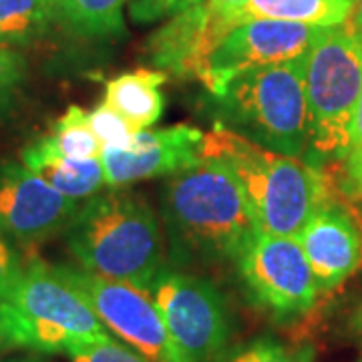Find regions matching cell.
<instances>
[{"label": "cell", "instance_id": "obj_1", "mask_svg": "<svg viewBox=\"0 0 362 362\" xmlns=\"http://www.w3.org/2000/svg\"><path fill=\"white\" fill-rule=\"evenodd\" d=\"M163 221L180 262H235L258 232L240 183L211 157L168 181Z\"/></svg>", "mask_w": 362, "mask_h": 362}, {"label": "cell", "instance_id": "obj_2", "mask_svg": "<svg viewBox=\"0 0 362 362\" xmlns=\"http://www.w3.org/2000/svg\"><path fill=\"white\" fill-rule=\"evenodd\" d=\"M202 157L220 159L232 171L259 232L296 238L330 195V183L314 163L250 141L216 123L204 133Z\"/></svg>", "mask_w": 362, "mask_h": 362}, {"label": "cell", "instance_id": "obj_3", "mask_svg": "<svg viewBox=\"0 0 362 362\" xmlns=\"http://www.w3.org/2000/svg\"><path fill=\"white\" fill-rule=\"evenodd\" d=\"M66 244L87 272L149 292L163 264V233L141 195H93L66 228Z\"/></svg>", "mask_w": 362, "mask_h": 362}, {"label": "cell", "instance_id": "obj_4", "mask_svg": "<svg viewBox=\"0 0 362 362\" xmlns=\"http://www.w3.org/2000/svg\"><path fill=\"white\" fill-rule=\"evenodd\" d=\"M109 337L83 294L39 258L28 259L18 282L0 296V350L66 354Z\"/></svg>", "mask_w": 362, "mask_h": 362}, {"label": "cell", "instance_id": "obj_5", "mask_svg": "<svg viewBox=\"0 0 362 362\" xmlns=\"http://www.w3.org/2000/svg\"><path fill=\"white\" fill-rule=\"evenodd\" d=\"M306 57L235 75L216 97L218 123L276 153L304 159L310 151Z\"/></svg>", "mask_w": 362, "mask_h": 362}, {"label": "cell", "instance_id": "obj_6", "mask_svg": "<svg viewBox=\"0 0 362 362\" xmlns=\"http://www.w3.org/2000/svg\"><path fill=\"white\" fill-rule=\"evenodd\" d=\"M310 151L342 159L352 139L362 87V45L346 26H330L306 57Z\"/></svg>", "mask_w": 362, "mask_h": 362}, {"label": "cell", "instance_id": "obj_7", "mask_svg": "<svg viewBox=\"0 0 362 362\" xmlns=\"http://www.w3.org/2000/svg\"><path fill=\"white\" fill-rule=\"evenodd\" d=\"M169 334L192 362H214L232 337L226 298L209 280L163 266L149 286Z\"/></svg>", "mask_w": 362, "mask_h": 362}, {"label": "cell", "instance_id": "obj_8", "mask_svg": "<svg viewBox=\"0 0 362 362\" xmlns=\"http://www.w3.org/2000/svg\"><path fill=\"white\" fill-rule=\"evenodd\" d=\"M69 284L89 302L97 318L149 362H192L169 334L161 312L149 292L109 280L85 268L54 266Z\"/></svg>", "mask_w": 362, "mask_h": 362}, {"label": "cell", "instance_id": "obj_9", "mask_svg": "<svg viewBox=\"0 0 362 362\" xmlns=\"http://www.w3.org/2000/svg\"><path fill=\"white\" fill-rule=\"evenodd\" d=\"M235 266L250 298L276 318L302 316L318 302L320 288L296 238L258 230Z\"/></svg>", "mask_w": 362, "mask_h": 362}, {"label": "cell", "instance_id": "obj_10", "mask_svg": "<svg viewBox=\"0 0 362 362\" xmlns=\"http://www.w3.org/2000/svg\"><path fill=\"white\" fill-rule=\"evenodd\" d=\"M326 28L284 21L254 18L232 30L218 42L207 59L202 83L218 97L235 75L256 66L288 63L306 57Z\"/></svg>", "mask_w": 362, "mask_h": 362}, {"label": "cell", "instance_id": "obj_11", "mask_svg": "<svg viewBox=\"0 0 362 362\" xmlns=\"http://www.w3.org/2000/svg\"><path fill=\"white\" fill-rule=\"evenodd\" d=\"M78 207L23 163H0V233L11 242L33 246L66 232Z\"/></svg>", "mask_w": 362, "mask_h": 362}, {"label": "cell", "instance_id": "obj_12", "mask_svg": "<svg viewBox=\"0 0 362 362\" xmlns=\"http://www.w3.org/2000/svg\"><path fill=\"white\" fill-rule=\"evenodd\" d=\"M204 133L189 125L143 129L127 149H101L105 185L123 187L159 175H175L197 165Z\"/></svg>", "mask_w": 362, "mask_h": 362}, {"label": "cell", "instance_id": "obj_13", "mask_svg": "<svg viewBox=\"0 0 362 362\" xmlns=\"http://www.w3.org/2000/svg\"><path fill=\"white\" fill-rule=\"evenodd\" d=\"M230 30L232 26L209 8L207 0H202L159 26L149 37L145 52L157 71L202 81L209 54Z\"/></svg>", "mask_w": 362, "mask_h": 362}, {"label": "cell", "instance_id": "obj_14", "mask_svg": "<svg viewBox=\"0 0 362 362\" xmlns=\"http://www.w3.org/2000/svg\"><path fill=\"white\" fill-rule=\"evenodd\" d=\"M320 292L334 290L362 266V230L342 204L328 197L296 235Z\"/></svg>", "mask_w": 362, "mask_h": 362}, {"label": "cell", "instance_id": "obj_15", "mask_svg": "<svg viewBox=\"0 0 362 362\" xmlns=\"http://www.w3.org/2000/svg\"><path fill=\"white\" fill-rule=\"evenodd\" d=\"M21 161L40 180L75 202L93 197L105 185L101 157L85 161L71 159L59 153L49 137L28 143L21 153Z\"/></svg>", "mask_w": 362, "mask_h": 362}, {"label": "cell", "instance_id": "obj_16", "mask_svg": "<svg viewBox=\"0 0 362 362\" xmlns=\"http://www.w3.org/2000/svg\"><path fill=\"white\" fill-rule=\"evenodd\" d=\"M165 83H168V73L163 71H151V69L129 71L107 81L103 101L115 107L137 131L149 129L163 115L165 99L161 87Z\"/></svg>", "mask_w": 362, "mask_h": 362}, {"label": "cell", "instance_id": "obj_17", "mask_svg": "<svg viewBox=\"0 0 362 362\" xmlns=\"http://www.w3.org/2000/svg\"><path fill=\"white\" fill-rule=\"evenodd\" d=\"M350 11V0H246L240 11V25L254 18H268L330 28L344 25Z\"/></svg>", "mask_w": 362, "mask_h": 362}, {"label": "cell", "instance_id": "obj_18", "mask_svg": "<svg viewBox=\"0 0 362 362\" xmlns=\"http://www.w3.org/2000/svg\"><path fill=\"white\" fill-rule=\"evenodd\" d=\"M125 0H65L57 11V23L71 35L89 40L125 37Z\"/></svg>", "mask_w": 362, "mask_h": 362}, {"label": "cell", "instance_id": "obj_19", "mask_svg": "<svg viewBox=\"0 0 362 362\" xmlns=\"http://www.w3.org/2000/svg\"><path fill=\"white\" fill-rule=\"evenodd\" d=\"M54 23L57 11L47 0H0V47H28Z\"/></svg>", "mask_w": 362, "mask_h": 362}, {"label": "cell", "instance_id": "obj_20", "mask_svg": "<svg viewBox=\"0 0 362 362\" xmlns=\"http://www.w3.org/2000/svg\"><path fill=\"white\" fill-rule=\"evenodd\" d=\"M54 149L71 159H97L101 157V141L89 123V113L77 105L69 107L54 123L51 135H47Z\"/></svg>", "mask_w": 362, "mask_h": 362}, {"label": "cell", "instance_id": "obj_21", "mask_svg": "<svg viewBox=\"0 0 362 362\" xmlns=\"http://www.w3.org/2000/svg\"><path fill=\"white\" fill-rule=\"evenodd\" d=\"M312 344H290L272 337L252 338L238 346L226 349L214 362H314Z\"/></svg>", "mask_w": 362, "mask_h": 362}, {"label": "cell", "instance_id": "obj_22", "mask_svg": "<svg viewBox=\"0 0 362 362\" xmlns=\"http://www.w3.org/2000/svg\"><path fill=\"white\" fill-rule=\"evenodd\" d=\"M89 123L101 141V149H127L139 131L131 125L115 107L103 101L89 113Z\"/></svg>", "mask_w": 362, "mask_h": 362}, {"label": "cell", "instance_id": "obj_23", "mask_svg": "<svg viewBox=\"0 0 362 362\" xmlns=\"http://www.w3.org/2000/svg\"><path fill=\"white\" fill-rule=\"evenodd\" d=\"M66 356L71 362H149L137 350L113 337L77 344L66 352Z\"/></svg>", "mask_w": 362, "mask_h": 362}, {"label": "cell", "instance_id": "obj_24", "mask_svg": "<svg viewBox=\"0 0 362 362\" xmlns=\"http://www.w3.org/2000/svg\"><path fill=\"white\" fill-rule=\"evenodd\" d=\"M25 78V57L16 49L0 47V117L11 111Z\"/></svg>", "mask_w": 362, "mask_h": 362}, {"label": "cell", "instance_id": "obj_25", "mask_svg": "<svg viewBox=\"0 0 362 362\" xmlns=\"http://www.w3.org/2000/svg\"><path fill=\"white\" fill-rule=\"evenodd\" d=\"M202 0H129L131 18L139 25H149L169 14H177Z\"/></svg>", "mask_w": 362, "mask_h": 362}, {"label": "cell", "instance_id": "obj_26", "mask_svg": "<svg viewBox=\"0 0 362 362\" xmlns=\"http://www.w3.org/2000/svg\"><path fill=\"white\" fill-rule=\"evenodd\" d=\"M25 259L14 250L11 240L0 233V296L13 288L25 270Z\"/></svg>", "mask_w": 362, "mask_h": 362}, {"label": "cell", "instance_id": "obj_27", "mask_svg": "<svg viewBox=\"0 0 362 362\" xmlns=\"http://www.w3.org/2000/svg\"><path fill=\"white\" fill-rule=\"evenodd\" d=\"M342 161V187L350 195L362 199V143L350 147Z\"/></svg>", "mask_w": 362, "mask_h": 362}, {"label": "cell", "instance_id": "obj_28", "mask_svg": "<svg viewBox=\"0 0 362 362\" xmlns=\"http://www.w3.org/2000/svg\"><path fill=\"white\" fill-rule=\"evenodd\" d=\"M244 2L246 0H207L209 8L220 18H223L232 28L240 25V11H242Z\"/></svg>", "mask_w": 362, "mask_h": 362}, {"label": "cell", "instance_id": "obj_29", "mask_svg": "<svg viewBox=\"0 0 362 362\" xmlns=\"http://www.w3.org/2000/svg\"><path fill=\"white\" fill-rule=\"evenodd\" d=\"M344 26H346L350 35L362 45V0L352 2V11H350L349 21L344 23Z\"/></svg>", "mask_w": 362, "mask_h": 362}, {"label": "cell", "instance_id": "obj_30", "mask_svg": "<svg viewBox=\"0 0 362 362\" xmlns=\"http://www.w3.org/2000/svg\"><path fill=\"white\" fill-rule=\"evenodd\" d=\"M358 143H362V87H361V97H358V105H356V115H354V127H352L350 147H354V145H358ZM346 153H349V151H346Z\"/></svg>", "mask_w": 362, "mask_h": 362}, {"label": "cell", "instance_id": "obj_31", "mask_svg": "<svg viewBox=\"0 0 362 362\" xmlns=\"http://www.w3.org/2000/svg\"><path fill=\"white\" fill-rule=\"evenodd\" d=\"M2 362H49L45 361L42 356H39V354H30V356H14V358H6V361Z\"/></svg>", "mask_w": 362, "mask_h": 362}, {"label": "cell", "instance_id": "obj_32", "mask_svg": "<svg viewBox=\"0 0 362 362\" xmlns=\"http://www.w3.org/2000/svg\"><path fill=\"white\" fill-rule=\"evenodd\" d=\"M47 2L51 4V6H52V8H54V11H59V6H61V4H63L65 0H47Z\"/></svg>", "mask_w": 362, "mask_h": 362}, {"label": "cell", "instance_id": "obj_33", "mask_svg": "<svg viewBox=\"0 0 362 362\" xmlns=\"http://www.w3.org/2000/svg\"><path fill=\"white\" fill-rule=\"evenodd\" d=\"M350 2H354V0H350Z\"/></svg>", "mask_w": 362, "mask_h": 362}, {"label": "cell", "instance_id": "obj_34", "mask_svg": "<svg viewBox=\"0 0 362 362\" xmlns=\"http://www.w3.org/2000/svg\"><path fill=\"white\" fill-rule=\"evenodd\" d=\"M361 362H362V361H361Z\"/></svg>", "mask_w": 362, "mask_h": 362}]
</instances>
